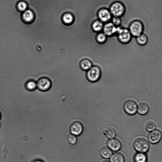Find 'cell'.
Wrapping results in <instances>:
<instances>
[{
  "instance_id": "obj_1",
  "label": "cell",
  "mask_w": 162,
  "mask_h": 162,
  "mask_svg": "<svg viewBox=\"0 0 162 162\" xmlns=\"http://www.w3.org/2000/svg\"><path fill=\"white\" fill-rule=\"evenodd\" d=\"M133 147L137 152L145 153L148 151L150 146L148 142L146 139L139 138L135 141L133 143Z\"/></svg>"
},
{
  "instance_id": "obj_2",
  "label": "cell",
  "mask_w": 162,
  "mask_h": 162,
  "mask_svg": "<svg viewBox=\"0 0 162 162\" xmlns=\"http://www.w3.org/2000/svg\"><path fill=\"white\" fill-rule=\"evenodd\" d=\"M109 11L112 15L120 17L125 12V8L121 3L116 2L111 5Z\"/></svg>"
},
{
  "instance_id": "obj_3",
  "label": "cell",
  "mask_w": 162,
  "mask_h": 162,
  "mask_svg": "<svg viewBox=\"0 0 162 162\" xmlns=\"http://www.w3.org/2000/svg\"><path fill=\"white\" fill-rule=\"evenodd\" d=\"M101 74L100 68L98 66H93L87 72V77L90 82H95L100 78Z\"/></svg>"
},
{
  "instance_id": "obj_4",
  "label": "cell",
  "mask_w": 162,
  "mask_h": 162,
  "mask_svg": "<svg viewBox=\"0 0 162 162\" xmlns=\"http://www.w3.org/2000/svg\"><path fill=\"white\" fill-rule=\"evenodd\" d=\"M129 30L132 36L137 37L142 34L144 26L140 21L135 20L130 24Z\"/></svg>"
},
{
  "instance_id": "obj_5",
  "label": "cell",
  "mask_w": 162,
  "mask_h": 162,
  "mask_svg": "<svg viewBox=\"0 0 162 162\" xmlns=\"http://www.w3.org/2000/svg\"><path fill=\"white\" fill-rule=\"evenodd\" d=\"M118 38L119 41L124 44L129 42L132 38V35L129 30L120 27L117 32Z\"/></svg>"
},
{
  "instance_id": "obj_6",
  "label": "cell",
  "mask_w": 162,
  "mask_h": 162,
  "mask_svg": "<svg viewBox=\"0 0 162 162\" xmlns=\"http://www.w3.org/2000/svg\"><path fill=\"white\" fill-rule=\"evenodd\" d=\"M123 110L126 113L130 115H133L136 113L138 106L136 103L132 100H128L124 103Z\"/></svg>"
},
{
  "instance_id": "obj_7",
  "label": "cell",
  "mask_w": 162,
  "mask_h": 162,
  "mask_svg": "<svg viewBox=\"0 0 162 162\" xmlns=\"http://www.w3.org/2000/svg\"><path fill=\"white\" fill-rule=\"evenodd\" d=\"M120 27H117L112 22H107L104 26V33L107 36H111L117 33Z\"/></svg>"
},
{
  "instance_id": "obj_8",
  "label": "cell",
  "mask_w": 162,
  "mask_h": 162,
  "mask_svg": "<svg viewBox=\"0 0 162 162\" xmlns=\"http://www.w3.org/2000/svg\"><path fill=\"white\" fill-rule=\"evenodd\" d=\"M84 127L83 124L79 121L73 123L70 127L71 134L76 136H80L83 131Z\"/></svg>"
},
{
  "instance_id": "obj_9",
  "label": "cell",
  "mask_w": 162,
  "mask_h": 162,
  "mask_svg": "<svg viewBox=\"0 0 162 162\" xmlns=\"http://www.w3.org/2000/svg\"><path fill=\"white\" fill-rule=\"evenodd\" d=\"M162 133L161 131L155 129L152 131L148 134V139L149 142L155 144L159 142L161 139Z\"/></svg>"
},
{
  "instance_id": "obj_10",
  "label": "cell",
  "mask_w": 162,
  "mask_h": 162,
  "mask_svg": "<svg viewBox=\"0 0 162 162\" xmlns=\"http://www.w3.org/2000/svg\"><path fill=\"white\" fill-rule=\"evenodd\" d=\"M37 87L42 91H46L50 89L51 83L50 80L47 78H43L39 80L36 83Z\"/></svg>"
},
{
  "instance_id": "obj_11",
  "label": "cell",
  "mask_w": 162,
  "mask_h": 162,
  "mask_svg": "<svg viewBox=\"0 0 162 162\" xmlns=\"http://www.w3.org/2000/svg\"><path fill=\"white\" fill-rule=\"evenodd\" d=\"M98 16L99 20L103 23H107L111 19L112 15L109 10L102 8L98 11Z\"/></svg>"
},
{
  "instance_id": "obj_12",
  "label": "cell",
  "mask_w": 162,
  "mask_h": 162,
  "mask_svg": "<svg viewBox=\"0 0 162 162\" xmlns=\"http://www.w3.org/2000/svg\"><path fill=\"white\" fill-rule=\"evenodd\" d=\"M107 145L111 150L115 151H119L122 147V143L120 140L116 138L109 140L108 142Z\"/></svg>"
},
{
  "instance_id": "obj_13",
  "label": "cell",
  "mask_w": 162,
  "mask_h": 162,
  "mask_svg": "<svg viewBox=\"0 0 162 162\" xmlns=\"http://www.w3.org/2000/svg\"><path fill=\"white\" fill-rule=\"evenodd\" d=\"M149 107L148 105L146 103L142 102L140 103L138 107V113L141 115H145L149 111Z\"/></svg>"
},
{
  "instance_id": "obj_14",
  "label": "cell",
  "mask_w": 162,
  "mask_h": 162,
  "mask_svg": "<svg viewBox=\"0 0 162 162\" xmlns=\"http://www.w3.org/2000/svg\"><path fill=\"white\" fill-rule=\"evenodd\" d=\"M99 152L101 157L105 159L109 158L113 153L111 149L106 146L102 147L100 150Z\"/></svg>"
},
{
  "instance_id": "obj_15",
  "label": "cell",
  "mask_w": 162,
  "mask_h": 162,
  "mask_svg": "<svg viewBox=\"0 0 162 162\" xmlns=\"http://www.w3.org/2000/svg\"><path fill=\"white\" fill-rule=\"evenodd\" d=\"M111 162H124L125 158L123 155L120 152H116L111 156Z\"/></svg>"
},
{
  "instance_id": "obj_16",
  "label": "cell",
  "mask_w": 162,
  "mask_h": 162,
  "mask_svg": "<svg viewBox=\"0 0 162 162\" xmlns=\"http://www.w3.org/2000/svg\"><path fill=\"white\" fill-rule=\"evenodd\" d=\"M103 133L107 138L111 139L114 138L116 136V131L114 128L110 127L104 130Z\"/></svg>"
},
{
  "instance_id": "obj_17",
  "label": "cell",
  "mask_w": 162,
  "mask_h": 162,
  "mask_svg": "<svg viewBox=\"0 0 162 162\" xmlns=\"http://www.w3.org/2000/svg\"><path fill=\"white\" fill-rule=\"evenodd\" d=\"M134 162H147V157L145 153H137L134 157Z\"/></svg>"
},
{
  "instance_id": "obj_18",
  "label": "cell",
  "mask_w": 162,
  "mask_h": 162,
  "mask_svg": "<svg viewBox=\"0 0 162 162\" xmlns=\"http://www.w3.org/2000/svg\"><path fill=\"white\" fill-rule=\"evenodd\" d=\"M80 66L84 70H88L92 67V64L90 60L84 59L80 62Z\"/></svg>"
},
{
  "instance_id": "obj_19",
  "label": "cell",
  "mask_w": 162,
  "mask_h": 162,
  "mask_svg": "<svg viewBox=\"0 0 162 162\" xmlns=\"http://www.w3.org/2000/svg\"><path fill=\"white\" fill-rule=\"evenodd\" d=\"M104 26L102 22L100 20H98L95 21L93 24L92 28L95 32H99L103 29Z\"/></svg>"
},
{
  "instance_id": "obj_20",
  "label": "cell",
  "mask_w": 162,
  "mask_h": 162,
  "mask_svg": "<svg viewBox=\"0 0 162 162\" xmlns=\"http://www.w3.org/2000/svg\"><path fill=\"white\" fill-rule=\"evenodd\" d=\"M148 40L147 36L145 34H142L137 37V42L140 45H146L148 42Z\"/></svg>"
},
{
  "instance_id": "obj_21",
  "label": "cell",
  "mask_w": 162,
  "mask_h": 162,
  "mask_svg": "<svg viewBox=\"0 0 162 162\" xmlns=\"http://www.w3.org/2000/svg\"><path fill=\"white\" fill-rule=\"evenodd\" d=\"M156 124L152 120H149L147 122L145 125L146 129L148 132H151L156 128Z\"/></svg>"
},
{
  "instance_id": "obj_22",
  "label": "cell",
  "mask_w": 162,
  "mask_h": 162,
  "mask_svg": "<svg viewBox=\"0 0 162 162\" xmlns=\"http://www.w3.org/2000/svg\"><path fill=\"white\" fill-rule=\"evenodd\" d=\"M33 17L32 12L30 10H27L24 12L23 15V19L28 22L32 20Z\"/></svg>"
},
{
  "instance_id": "obj_23",
  "label": "cell",
  "mask_w": 162,
  "mask_h": 162,
  "mask_svg": "<svg viewBox=\"0 0 162 162\" xmlns=\"http://www.w3.org/2000/svg\"><path fill=\"white\" fill-rule=\"evenodd\" d=\"M107 40V36L104 33H99L96 36V40L100 43H104Z\"/></svg>"
},
{
  "instance_id": "obj_24",
  "label": "cell",
  "mask_w": 162,
  "mask_h": 162,
  "mask_svg": "<svg viewBox=\"0 0 162 162\" xmlns=\"http://www.w3.org/2000/svg\"><path fill=\"white\" fill-rule=\"evenodd\" d=\"M26 88L29 91H34L37 88L36 83L34 81H29L26 84Z\"/></svg>"
},
{
  "instance_id": "obj_25",
  "label": "cell",
  "mask_w": 162,
  "mask_h": 162,
  "mask_svg": "<svg viewBox=\"0 0 162 162\" xmlns=\"http://www.w3.org/2000/svg\"><path fill=\"white\" fill-rule=\"evenodd\" d=\"M67 140L70 144L72 145H74L76 144L77 139L76 136L70 134L68 136Z\"/></svg>"
},
{
  "instance_id": "obj_26",
  "label": "cell",
  "mask_w": 162,
  "mask_h": 162,
  "mask_svg": "<svg viewBox=\"0 0 162 162\" xmlns=\"http://www.w3.org/2000/svg\"><path fill=\"white\" fill-rule=\"evenodd\" d=\"M112 22L115 26L118 27L121 24L122 20L120 17H114L112 19Z\"/></svg>"
},
{
  "instance_id": "obj_27",
  "label": "cell",
  "mask_w": 162,
  "mask_h": 162,
  "mask_svg": "<svg viewBox=\"0 0 162 162\" xmlns=\"http://www.w3.org/2000/svg\"><path fill=\"white\" fill-rule=\"evenodd\" d=\"M64 22L66 23H70L72 22L73 20L72 16L70 14H65L63 17Z\"/></svg>"
},
{
  "instance_id": "obj_28",
  "label": "cell",
  "mask_w": 162,
  "mask_h": 162,
  "mask_svg": "<svg viewBox=\"0 0 162 162\" xmlns=\"http://www.w3.org/2000/svg\"><path fill=\"white\" fill-rule=\"evenodd\" d=\"M26 4L23 2H20L18 4V7L20 10L23 11L25 10L26 8Z\"/></svg>"
},
{
  "instance_id": "obj_29",
  "label": "cell",
  "mask_w": 162,
  "mask_h": 162,
  "mask_svg": "<svg viewBox=\"0 0 162 162\" xmlns=\"http://www.w3.org/2000/svg\"><path fill=\"white\" fill-rule=\"evenodd\" d=\"M102 162H110L109 161H108V160H105V161H103Z\"/></svg>"
},
{
  "instance_id": "obj_30",
  "label": "cell",
  "mask_w": 162,
  "mask_h": 162,
  "mask_svg": "<svg viewBox=\"0 0 162 162\" xmlns=\"http://www.w3.org/2000/svg\"><path fill=\"white\" fill-rule=\"evenodd\" d=\"M2 117V115L1 113H0V120H1Z\"/></svg>"
},
{
  "instance_id": "obj_31",
  "label": "cell",
  "mask_w": 162,
  "mask_h": 162,
  "mask_svg": "<svg viewBox=\"0 0 162 162\" xmlns=\"http://www.w3.org/2000/svg\"><path fill=\"white\" fill-rule=\"evenodd\" d=\"M1 148H2V147H1ZM6 156H7V155H6Z\"/></svg>"
},
{
  "instance_id": "obj_32",
  "label": "cell",
  "mask_w": 162,
  "mask_h": 162,
  "mask_svg": "<svg viewBox=\"0 0 162 162\" xmlns=\"http://www.w3.org/2000/svg\"><path fill=\"white\" fill-rule=\"evenodd\" d=\"M0 127H1V123H0Z\"/></svg>"
}]
</instances>
